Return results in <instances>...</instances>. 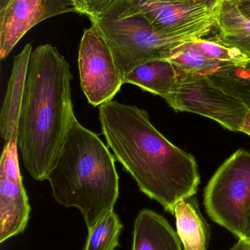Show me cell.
Returning <instances> with one entry per match:
<instances>
[{"label":"cell","mask_w":250,"mask_h":250,"mask_svg":"<svg viewBox=\"0 0 250 250\" xmlns=\"http://www.w3.org/2000/svg\"><path fill=\"white\" fill-rule=\"evenodd\" d=\"M98 110L109 148L145 195L172 214L178 203L196 195L201 176L195 157L168 141L148 111L113 101Z\"/></svg>","instance_id":"obj_1"},{"label":"cell","mask_w":250,"mask_h":250,"mask_svg":"<svg viewBox=\"0 0 250 250\" xmlns=\"http://www.w3.org/2000/svg\"><path fill=\"white\" fill-rule=\"evenodd\" d=\"M73 75L56 47L32 51L18 124V147L29 174L42 182L61 154L73 121Z\"/></svg>","instance_id":"obj_2"},{"label":"cell","mask_w":250,"mask_h":250,"mask_svg":"<svg viewBox=\"0 0 250 250\" xmlns=\"http://www.w3.org/2000/svg\"><path fill=\"white\" fill-rule=\"evenodd\" d=\"M47 180L55 201L77 208L88 229L113 211L119 196L114 156L98 135L76 119Z\"/></svg>","instance_id":"obj_3"},{"label":"cell","mask_w":250,"mask_h":250,"mask_svg":"<svg viewBox=\"0 0 250 250\" xmlns=\"http://www.w3.org/2000/svg\"><path fill=\"white\" fill-rule=\"evenodd\" d=\"M92 23L104 35L123 77L146 62L167 59L178 45L206 37L217 26L215 19L181 32H160L130 0H114Z\"/></svg>","instance_id":"obj_4"},{"label":"cell","mask_w":250,"mask_h":250,"mask_svg":"<svg viewBox=\"0 0 250 250\" xmlns=\"http://www.w3.org/2000/svg\"><path fill=\"white\" fill-rule=\"evenodd\" d=\"M210 218L245 239L250 213V153L239 149L214 173L204 192Z\"/></svg>","instance_id":"obj_5"},{"label":"cell","mask_w":250,"mask_h":250,"mask_svg":"<svg viewBox=\"0 0 250 250\" xmlns=\"http://www.w3.org/2000/svg\"><path fill=\"white\" fill-rule=\"evenodd\" d=\"M178 72L176 86L165 100L171 108L204 116L229 130L240 132L249 110L242 101L214 83L207 75Z\"/></svg>","instance_id":"obj_6"},{"label":"cell","mask_w":250,"mask_h":250,"mask_svg":"<svg viewBox=\"0 0 250 250\" xmlns=\"http://www.w3.org/2000/svg\"><path fill=\"white\" fill-rule=\"evenodd\" d=\"M78 64L81 88L94 107L113 101L124 84L111 48L96 23L84 32Z\"/></svg>","instance_id":"obj_7"},{"label":"cell","mask_w":250,"mask_h":250,"mask_svg":"<svg viewBox=\"0 0 250 250\" xmlns=\"http://www.w3.org/2000/svg\"><path fill=\"white\" fill-rule=\"evenodd\" d=\"M77 13L71 0H0V57L5 59L32 27L59 15Z\"/></svg>","instance_id":"obj_8"},{"label":"cell","mask_w":250,"mask_h":250,"mask_svg":"<svg viewBox=\"0 0 250 250\" xmlns=\"http://www.w3.org/2000/svg\"><path fill=\"white\" fill-rule=\"evenodd\" d=\"M160 32H177L215 20L217 7L204 1L181 0H130Z\"/></svg>","instance_id":"obj_9"},{"label":"cell","mask_w":250,"mask_h":250,"mask_svg":"<svg viewBox=\"0 0 250 250\" xmlns=\"http://www.w3.org/2000/svg\"><path fill=\"white\" fill-rule=\"evenodd\" d=\"M31 207L23 181L0 173V242L22 233L27 226Z\"/></svg>","instance_id":"obj_10"},{"label":"cell","mask_w":250,"mask_h":250,"mask_svg":"<svg viewBox=\"0 0 250 250\" xmlns=\"http://www.w3.org/2000/svg\"><path fill=\"white\" fill-rule=\"evenodd\" d=\"M32 52V44L27 43L13 60V69L0 114V132L5 144L10 141L18 129Z\"/></svg>","instance_id":"obj_11"},{"label":"cell","mask_w":250,"mask_h":250,"mask_svg":"<svg viewBox=\"0 0 250 250\" xmlns=\"http://www.w3.org/2000/svg\"><path fill=\"white\" fill-rule=\"evenodd\" d=\"M132 250H183L178 233L162 216L139 211L135 223Z\"/></svg>","instance_id":"obj_12"},{"label":"cell","mask_w":250,"mask_h":250,"mask_svg":"<svg viewBox=\"0 0 250 250\" xmlns=\"http://www.w3.org/2000/svg\"><path fill=\"white\" fill-rule=\"evenodd\" d=\"M178 72L167 59H157L139 64L123 76V83L135 85L164 100L176 86Z\"/></svg>","instance_id":"obj_13"},{"label":"cell","mask_w":250,"mask_h":250,"mask_svg":"<svg viewBox=\"0 0 250 250\" xmlns=\"http://www.w3.org/2000/svg\"><path fill=\"white\" fill-rule=\"evenodd\" d=\"M176 229L183 250H207L209 243V226L200 211L195 198L182 200L173 211Z\"/></svg>","instance_id":"obj_14"},{"label":"cell","mask_w":250,"mask_h":250,"mask_svg":"<svg viewBox=\"0 0 250 250\" xmlns=\"http://www.w3.org/2000/svg\"><path fill=\"white\" fill-rule=\"evenodd\" d=\"M216 21L219 30L216 38L250 58V20L239 11L233 0H221Z\"/></svg>","instance_id":"obj_15"},{"label":"cell","mask_w":250,"mask_h":250,"mask_svg":"<svg viewBox=\"0 0 250 250\" xmlns=\"http://www.w3.org/2000/svg\"><path fill=\"white\" fill-rule=\"evenodd\" d=\"M179 71L192 74H213L227 67V64L210 60L192 44V41L184 42L172 49L167 55Z\"/></svg>","instance_id":"obj_16"},{"label":"cell","mask_w":250,"mask_h":250,"mask_svg":"<svg viewBox=\"0 0 250 250\" xmlns=\"http://www.w3.org/2000/svg\"><path fill=\"white\" fill-rule=\"evenodd\" d=\"M211 81L228 92L250 108V60L244 64L230 65L208 75Z\"/></svg>","instance_id":"obj_17"},{"label":"cell","mask_w":250,"mask_h":250,"mask_svg":"<svg viewBox=\"0 0 250 250\" xmlns=\"http://www.w3.org/2000/svg\"><path fill=\"white\" fill-rule=\"evenodd\" d=\"M122 229L118 215L114 211H110L88 229L85 250H114L119 246Z\"/></svg>","instance_id":"obj_18"},{"label":"cell","mask_w":250,"mask_h":250,"mask_svg":"<svg viewBox=\"0 0 250 250\" xmlns=\"http://www.w3.org/2000/svg\"><path fill=\"white\" fill-rule=\"evenodd\" d=\"M192 44L210 60L227 65L244 64L250 60V57L240 50L226 45L216 38H198L192 41Z\"/></svg>","instance_id":"obj_19"},{"label":"cell","mask_w":250,"mask_h":250,"mask_svg":"<svg viewBox=\"0 0 250 250\" xmlns=\"http://www.w3.org/2000/svg\"><path fill=\"white\" fill-rule=\"evenodd\" d=\"M77 13L88 16L91 23L96 21L100 16L114 2V0H71Z\"/></svg>","instance_id":"obj_20"},{"label":"cell","mask_w":250,"mask_h":250,"mask_svg":"<svg viewBox=\"0 0 250 250\" xmlns=\"http://www.w3.org/2000/svg\"><path fill=\"white\" fill-rule=\"evenodd\" d=\"M242 15L250 20V0H233Z\"/></svg>","instance_id":"obj_21"},{"label":"cell","mask_w":250,"mask_h":250,"mask_svg":"<svg viewBox=\"0 0 250 250\" xmlns=\"http://www.w3.org/2000/svg\"><path fill=\"white\" fill-rule=\"evenodd\" d=\"M240 132H244L250 136V108L244 119Z\"/></svg>","instance_id":"obj_22"},{"label":"cell","mask_w":250,"mask_h":250,"mask_svg":"<svg viewBox=\"0 0 250 250\" xmlns=\"http://www.w3.org/2000/svg\"><path fill=\"white\" fill-rule=\"evenodd\" d=\"M228 250H250V242L243 239H239L237 243Z\"/></svg>","instance_id":"obj_23"},{"label":"cell","mask_w":250,"mask_h":250,"mask_svg":"<svg viewBox=\"0 0 250 250\" xmlns=\"http://www.w3.org/2000/svg\"><path fill=\"white\" fill-rule=\"evenodd\" d=\"M181 1H201L213 6V7H217L220 4L221 0H181Z\"/></svg>","instance_id":"obj_24"},{"label":"cell","mask_w":250,"mask_h":250,"mask_svg":"<svg viewBox=\"0 0 250 250\" xmlns=\"http://www.w3.org/2000/svg\"><path fill=\"white\" fill-rule=\"evenodd\" d=\"M245 240L250 242V213L248 217V225H247L246 233H245Z\"/></svg>","instance_id":"obj_25"}]
</instances>
